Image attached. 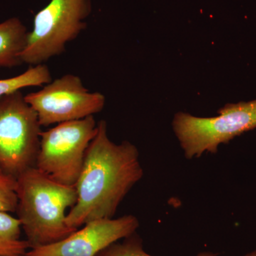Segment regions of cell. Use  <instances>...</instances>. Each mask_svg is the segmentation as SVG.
Segmentation results:
<instances>
[{
    "label": "cell",
    "mask_w": 256,
    "mask_h": 256,
    "mask_svg": "<svg viewBox=\"0 0 256 256\" xmlns=\"http://www.w3.org/2000/svg\"><path fill=\"white\" fill-rule=\"evenodd\" d=\"M25 100L36 112L41 126L46 127L98 114L106 102L102 94L90 92L80 77L70 74L45 84L38 92L28 94Z\"/></svg>",
    "instance_id": "obj_7"
},
{
    "label": "cell",
    "mask_w": 256,
    "mask_h": 256,
    "mask_svg": "<svg viewBox=\"0 0 256 256\" xmlns=\"http://www.w3.org/2000/svg\"><path fill=\"white\" fill-rule=\"evenodd\" d=\"M20 256H26V255Z\"/></svg>",
    "instance_id": "obj_15"
},
{
    "label": "cell",
    "mask_w": 256,
    "mask_h": 256,
    "mask_svg": "<svg viewBox=\"0 0 256 256\" xmlns=\"http://www.w3.org/2000/svg\"><path fill=\"white\" fill-rule=\"evenodd\" d=\"M0 171H1V170H0Z\"/></svg>",
    "instance_id": "obj_16"
},
{
    "label": "cell",
    "mask_w": 256,
    "mask_h": 256,
    "mask_svg": "<svg viewBox=\"0 0 256 256\" xmlns=\"http://www.w3.org/2000/svg\"><path fill=\"white\" fill-rule=\"evenodd\" d=\"M52 80V74L45 64L30 66L26 72L16 76L0 79V98L24 88L40 86Z\"/></svg>",
    "instance_id": "obj_11"
},
{
    "label": "cell",
    "mask_w": 256,
    "mask_h": 256,
    "mask_svg": "<svg viewBox=\"0 0 256 256\" xmlns=\"http://www.w3.org/2000/svg\"><path fill=\"white\" fill-rule=\"evenodd\" d=\"M97 131L94 116L42 131L35 168L56 182L75 186Z\"/></svg>",
    "instance_id": "obj_5"
},
{
    "label": "cell",
    "mask_w": 256,
    "mask_h": 256,
    "mask_svg": "<svg viewBox=\"0 0 256 256\" xmlns=\"http://www.w3.org/2000/svg\"><path fill=\"white\" fill-rule=\"evenodd\" d=\"M132 236L122 244L114 242L97 256H152L144 252L140 240ZM196 256H216V254L206 252H200Z\"/></svg>",
    "instance_id": "obj_12"
},
{
    "label": "cell",
    "mask_w": 256,
    "mask_h": 256,
    "mask_svg": "<svg viewBox=\"0 0 256 256\" xmlns=\"http://www.w3.org/2000/svg\"><path fill=\"white\" fill-rule=\"evenodd\" d=\"M18 218L33 248L66 238L76 230L66 224V210L77 200L74 186L62 184L32 166L16 178Z\"/></svg>",
    "instance_id": "obj_2"
},
{
    "label": "cell",
    "mask_w": 256,
    "mask_h": 256,
    "mask_svg": "<svg viewBox=\"0 0 256 256\" xmlns=\"http://www.w3.org/2000/svg\"><path fill=\"white\" fill-rule=\"evenodd\" d=\"M21 222L6 212H0V256L25 255L31 248L28 240L20 238Z\"/></svg>",
    "instance_id": "obj_10"
},
{
    "label": "cell",
    "mask_w": 256,
    "mask_h": 256,
    "mask_svg": "<svg viewBox=\"0 0 256 256\" xmlns=\"http://www.w3.org/2000/svg\"><path fill=\"white\" fill-rule=\"evenodd\" d=\"M28 34V28L18 18L0 23V68H13L22 64L21 54Z\"/></svg>",
    "instance_id": "obj_9"
},
{
    "label": "cell",
    "mask_w": 256,
    "mask_h": 256,
    "mask_svg": "<svg viewBox=\"0 0 256 256\" xmlns=\"http://www.w3.org/2000/svg\"><path fill=\"white\" fill-rule=\"evenodd\" d=\"M173 129L185 156L200 158L215 153L218 146L256 128V99L227 104L213 118H197L184 112L175 114Z\"/></svg>",
    "instance_id": "obj_4"
},
{
    "label": "cell",
    "mask_w": 256,
    "mask_h": 256,
    "mask_svg": "<svg viewBox=\"0 0 256 256\" xmlns=\"http://www.w3.org/2000/svg\"><path fill=\"white\" fill-rule=\"evenodd\" d=\"M41 124L21 90L0 98V170L18 178L36 162Z\"/></svg>",
    "instance_id": "obj_6"
},
{
    "label": "cell",
    "mask_w": 256,
    "mask_h": 256,
    "mask_svg": "<svg viewBox=\"0 0 256 256\" xmlns=\"http://www.w3.org/2000/svg\"><path fill=\"white\" fill-rule=\"evenodd\" d=\"M139 222L134 216L92 220L60 242L33 248L26 256H97L121 238L136 232Z\"/></svg>",
    "instance_id": "obj_8"
},
{
    "label": "cell",
    "mask_w": 256,
    "mask_h": 256,
    "mask_svg": "<svg viewBox=\"0 0 256 256\" xmlns=\"http://www.w3.org/2000/svg\"><path fill=\"white\" fill-rule=\"evenodd\" d=\"M245 256H256V249L252 252H248Z\"/></svg>",
    "instance_id": "obj_14"
},
{
    "label": "cell",
    "mask_w": 256,
    "mask_h": 256,
    "mask_svg": "<svg viewBox=\"0 0 256 256\" xmlns=\"http://www.w3.org/2000/svg\"><path fill=\"white\" fill-rule=\"evenodd\" d=\"M18 206L16 178L0 171V212H16Z\"/></svg>",
    "instance_id": "obj_13"
},
{
    "label": "cell",
    "mask_w": 256,
    "mask_h": 256,
    "mask_svg": "<svg viewBox=\"0 0 256 256\" xmlns=\"http://www.w3.org/2000/svg\"><path fill=\"white\" fill-rule=\"evenodd\" d=\"M142 176L137 148L128 141L120 144L112 142L107 124L100 120L75 185L77 200L67 214V225L77 230L92 220L112 218L124 197Z\"/></svg>",
    "instance_id": "obj_1"
},
{
    "label": "cell",
    "mask_w": 256,
    "mask_h": 256,
    "mask_svg": "<svg viewBox=\"0 0 256 256\" xmlns=\"http://www.w3.org/2000/svg\"><path fill=\"white\" fill-rule=\"evenodd\" d=\"M92 0H50L38 12L21 54L22 64L36 66L63 54L86 28Z\"/></svg>",
    "instance_id": "obj_3"
}]
</instances>
